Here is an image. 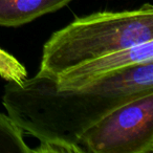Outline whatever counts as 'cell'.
<instances>
[{
  "label": "cell",
  "instance_id": "6da1fadb",
  "mask_svg": "<svg viewBox=\"0 0 153 153\" xmlns=\"http://www.w3.org/2000/svg\"><path fill=\"white\" fill-rule=\"evenodd\" d=\"M153 91V62L136 64L80 89H59L51 76L37 74L9 82L2 102L9 117L36 137L34 152L83 153L81 137L121 105Z\"/></svg>",
  "mask_w": 153,
  "mask_h": 153
},
{
  "label": "cell",
  "instance_id": "7a4b0ae2",
  "mask_svg": "<svg viewBox=\"0 0 153 153\" xmlns=\"http://www.w3.org/2000/svg\"><path fill=\"white\" fill-rule=\"evenodd\" d=\"M153 41V7L98 12L76 18L45 42L39 74L56 78L103 55Z\"/></svg>",
  "mask_w": 153,
  "mask_h": 153
},
{
  "label": "cell",
  "instance_id": "3957f363",
  "mask_svg": "<svg viewBox=\"0 0 153 153\" xmlns=\"http://www.w3.org/2000/svg\"><path fill=\"white\" fill-rule=\"evenodd\" d=\"M83 153H152L153 91L121 105L82 135Z\"/></svg>",
  "mask_w": 153,
  "mask_h": 153
},
{
  "label": "cell",
  "instance_id": "277c9868",
  "mask_svg": "<svg viewBox=\"0 0 153 153\" xmlns=\"http://www.w3.org/2000/svg\"><path fill=\"white\" fill-rule=\"evenodd\" d=\"M153 62V41L103 55L53 78L59 89H80L130 66Z\"/></svg>",
  "mask_w": 153,
  "mask_h": 153
},
{
  "label": "cell",
  "instance_id": "5b68a950",
  "mask_svg": "<svg viewBox=\"0 0 153 153\" xmlns=\"http://www.w3.org/2000/svg\"><path fill=\"white\" fill-rule=\"evenodd\" d=\"M72 0H0V26L17 27L62 9Z\"/></svg>",
  "mask_w": 153,
  "mask_h": 153
},
{
  "label": "cell",
  "instance_id": "8992f818",
  "mask_svg": "<svg viewBox=\"0 0 153 153\" xmlns=\"http://www.w3.org/2000/svg\"><path fill=\"white\" fill-rule=\"evenodd\" d=\"M23 135L24 132L9 114L0 112V153H34Z\"/></svg>",
  "mask_w": 153,
  "mask_h": 153
},
{
  "label": "cell",
  "instance_id": "52a82bcc",
  "mask_svg": "<svg viewBox=\"0 0 153 153\" xmlns=\"http://www.w3.org/2000/svg\"><path fill=\"white\" fill-rule=\"evenodd\" d=\"M0 76L7 82L21 83L27 78V70L14 56L0 48Z\"/></svg>",
  "mask_w": 153,
  "mask_h": 153
}]
</instances>
